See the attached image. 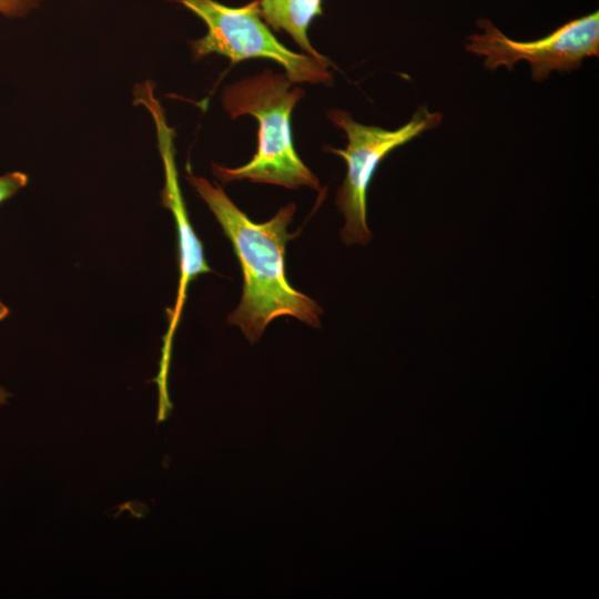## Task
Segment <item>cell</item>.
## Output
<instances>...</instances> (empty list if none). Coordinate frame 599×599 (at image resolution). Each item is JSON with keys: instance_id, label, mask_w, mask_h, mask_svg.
<instances>
[{"instance_id": "cell-1", "label": "cell", "mask_w": 599, "mask_h": 599, "mask_svg": "<svg viewBox=\"0 0 599 599\" xmlns=\"http://www.w3.org/2000/svg\"><path fill=\"white\" fill-rule=\"evenodd\" d=\"M186 171V180L214 214L242 267V297L227 316V323L238 326L251 342H256L266 326L281 316L319 327L322 307L295 290L285 274L286 244L292 238L287 227L295 214V204L288 203L268 221L255 223L220 184L194 175L190 165Z\"/></svg>"}, {"instance_id": "cell-2", "label": "cell", "mask_w": 599, "mask_h": 599, "mask_svg": "<svg viewBox=\"0 0 599 599\" xmlns=\"http://www.w3.org/2000/svg\"><path fill=\"white\" fill-rule=\"evenodd\" d=\"M292 85L286 74L266 70L224 89L222 103L232 119L248 114L258 121V144L244 165H213V173L222 183L248 180L287 189L319 190L318 179L294 148L291 116L304 90Z\"/></svg>"}, {"instance_id": "cell-3", "label": "cell", "mask_w": 599, "mask_h": 599, "mask_svg": "<svg viewBox=\"0 0 599 599\" xmlns=\"http://www.w3.org/2000/svg\"><path fill=\"white\" fill-rule=\"evenodd\" d=\"M197 16L207 28L192 41L194 58L217 53L232 64L250 59H266L281 64L293 83L329 84L332 74L324 62L287 49L261 17L258 0L229 7L215 0H175Z\"/></svg>"}, {"instance_id": "cell-4", "label": "cell", "mask_w": 599, "mask_h": 599, "mask_svg": "<svg viewBox=\"0 0 599 599\" xmlns=\"http://www.w3.org/2000/svg\"><path fill=\"white\" fill-rule=\"evenodd\" d=\"M327 118L342 129L347 138L345 149L328 145L324 148L342 158L347 166L335 197L345 220L342 238L348 245H365L372 238L367 225V190L377 167L392 151L439 125L443 116L420 106L406 124L396 130L362 124L347 111L338 109L327 112Z\"/></svg>"}, {"instance_id": "cell-5", "label": "cell", "mask_w": 599, "mask_h": 599, "mask_svg": "<svg viewBox=\"0 0 599 599\" xmlns=\"http://www.w3.org/2000/svg\"><path fill=\"white\" fill-rule=\"evenodd\" d=\"M134 102L143 105L150 112L155 124L158 149L163 162L165 179L161 191V202L171 211L177 235L180 268L177 295L174 306L167 309L169 326L163 336L159 374L154 379L159 388V408L167 409L172 406L167 394L172 343L185 304L187 287L197 276L210 273L212 270L205 260L203 244L190 222L180 189L175 163V131L166 121L165 111L154 95V85L151 81L146 80L135 87Z\"/></svg>"}, {"instance_id": "cell-6", "label": "cell", "mask_w": 599, "mask_h": 599, "mask_svg": "<svg viewBox=\"0 0 599 599\" xmlns=\"http://www.w3.org/2000/svg\"><path fill=\"white\" fill-rule=\"evenodd\" d=\"M477 26L483 33L468 37V52L484 57L488 70L499 67L511 70L515 63L526 60L532 79L538 82L548 78L551 71L570 72L580 68L585 58L599 54L598 11L570 20L532 41L509 39L487 19H479Z\"/></svg>"}, {"instance_id": "cell-7", "label": "cell", "mask_w": 599, "mask_h": 599, "mask_svg": "<svg viewBox=\"0 0 599 599\" xmlns=\"http://www.w3.org/2000/svg\"><path fill=\"white\" fill-rule=\"evenodd\" d=\"M323 0H258L262 19L276 31H284L305 54L324 62L329 59L321 54L308 39L312 21L323 13Z\"/></svg>"}, {"instance_id": "cell-8", "label": "cell", "mask_w": 599, "mask_h": 599, "mask_svg": "<svg viewBox=\"0 0 599 599\" xmlns=\"http://www.w3.org/2000/svg\"><path fill=\"white\" fill-rule=\"evenodd\" d=\"M28 183V175L22 172H10L0 175V203L12 197Z\"/></svg>"}, {"instance_id": "cell-9", "label": "cell", "mask_w": 599, "mask_h": 599, "mask_svg": "<svg viewBox=\"0 0 599 599\" xmlns=\"http://www.w3.org/2000/svg\"><path fill=\"white\" fill-rule=\"evenodd\" d=\"M37 0H0V14L8 18H21L31 12Z\"/></svg>"}, {"instance_id": "cell-10", "label": "cell", "mask_w": 599, "mask_h": 599, "mask_svg": "<svg viewBox=\"0 0 599 599\" xmlns=\"http://www.w3.org/2000/svg\"><path fill=\"white\" fill-rule=\"evenodd\" d=\"M10 394L0 386V406L4 405L9 398Z\"/></svg>"}, {"instance_id": "cell-11", "label": "cell", "mask_w": 599, "mask_h": 599, "mask_svg": "<svg viewBox=\"0 0 599 599\" xmlns=\"http://www.w3.org/2000/svg\"><path fill=\"white\" fill-rule=\"evenodd\" d=\"M9 314L8 307L0 300V321L4 319Z\"/></svg>"}, {"instance_id": "cell-12", "label": "cell", "mask_w": 599, "mask_h": 599, "mask_svg": "<svg viewBox=\"0 0 599 599\" xmlns=\"http://www.w3.org/2000/svg\"><path fill=\"white\" fill-rule=\"evenodd\" d=\"M37 1H40V0H37Z\"/></svg>"}]
</instances>
